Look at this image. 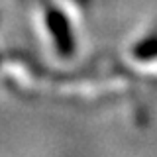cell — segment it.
<instances>
[{"label": "cell", "mask_w": 157, "mask_h": 157, "mask_svg": "<svg viewBox=\"0 0 157 157\" xmlns=\"http://www.w3.org/2000/svg\"><path fill=\"white\" fill-rule=\"evenodd\" d=\"M47 26L51 29V36L55 39L57 51L61 55H71L75 41H73V33L69 28V22L65 18V14L59 12V10H49L47 12Z\"/></svg>", "instance_id": "1"}, {"label": "cell", "mask_w": 157, "mask_h": 157, "mask_svg": "<svg viewBox=\"0 0 157 157\" xmlns=\"http://www.w3.org/2000/svg\"><path fill=\"white\" fill-rule=\"evenodd\" d=\"M0 61H2V57H0Z\"/></svg>", "instance_id": "3"}, {"label": "cell", "mask_w": 157, "mask_h": 157, "mask_svg": "<svg viewBox=\"0 0 157 157\" xmlns=\"http://www.w3.org/2000/svg\"><path fill=\"white\" fill-rule=\"evenodd\" d=\"M134 55L137 59H157V37H149L145 41L137 43L134 49Z\"/></svg>", "instance_id": "2"}]
</instances>
